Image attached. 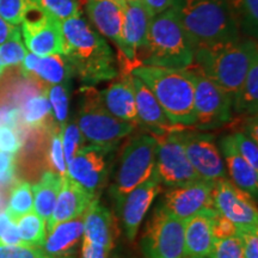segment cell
Instances as JSON below:
<instances>
[{
    "label": "cell",
    "mask_w": 258,
    "mask_h": 258,
    "mask_svg": "<svg viewBox=\"0 0 258 258\" xmlns=\"http://www.w3.org/2000/svg\"><path fill=\"white\" fill-rule=\"evenodd\" d=\"M66 43L64 56L73 76L84 85L115 79L118 76L117 60L110 44L82 16L62 22Z\"/></svg>",
    "instance_id": "1"
},
{
    "label": "cell",
    "mask_w": 258,
    "mask_h": 258,
    "mask_svg": "<svg viewBox=\"0 0 258 258\" xmlns=\"http://www.w3.org/2000/svg\"><path fill=\"white\" fill-rule=\"evenodd\" d=\"M171 9L191 42L194 51L240 40L239 29L226 0H173Z\"/></svg>",
    "instance_id": "2"
},
{
    "label": "cell",
    "mask_w": 258,
    "mask_h": 258,
    "mask_svg": "<svg viewBox=\"0 0 258 258\" xmlns=\"http://www.w3.org/2000/svg\"><path fill=\"white\" fill-rule=\"evenodd\" d=\"M146 84L175 125L194 127V84L186 70H170L141 64L132 71Z\"/></svg>",
    "instance_id": "3"
},
{
    "label": "cell",
    "mask_w": 258,
    "mask_h": 258,
    "mask_svg": "<svg viewBox=\"0 0 258 258\" xmlns=\"http://www.w3.org/2000/svg\"><path fill=\"white\" fill-rule=\"evenodd\" d=\"M257 57V40L245 38L235 43L196 49L192 63L233 97Z\"/></svg>",
    "instance_id": "4"
},
{
    "label": "cell",
    "mask_w": 258,
    "mask_h": 258,
    "mask_svg": "<svg viewBox=\"0 0 258 258\" xmlns=\"http://www.w3.org/2000/svg\"><path fill=\"white\" fill-rule=\"evenodd\" d=\"M194 48L172 9L153 16L141 64L186 70L192 64Z\"/></svg>",
    "instance_id": "5"
},
{
    "label": "cell",
    "mask_w": 258,
    "mask_h": 258,
    "mask_svg": "<svg viewBox=\"0 0 258 258\" xmlns=\"http://www.w3.org/2000/svg\"><path fill=\"white\" fill-rule=\"evenodd\" d=\"M76 123L90 145L116 147L122 139L133 133L137 124L118 120L103 105L99 91L92 85L80 89V103Z\"/></svg>",
    "instance_id": "6"
},
{
    "label": "cell",
    "mask_w": 258,
    "mask_h": 258,
    "mask_svg": "<svg viewBox=\"0 0 258 258\" xmlns=\"http://www.w3.org/2000/svg\"><path fill=\"white\" fill-rule=\"evenodd\" d=\"M157 141L152 134H140L122 150L120 165L112 185L117 203L134 188L147 180L156 169Z\"/></svg>",
    "instance_id": "7"
},
{
    "label": "cell",
    "mask_w": 258,
    "mask_h": 258,
    "mask_svg": "<svg viewBox=\"0 0 258 258\" xmlns=\"http://www.w3.org/2000/svg\"><path fill=\"white\" fill-rule=\"evenodd\" d=\"M186 71L194 84V127L206 131L227 123L232 117L233 97L194 63Z\"/></svg>",
    "instance_id": "8"
},
{
    "label": "cell",
    "mask_w": 258,
    "mask_h": 258,
    "mask_svg": "<svg viewBox=\"0 0 258 258\" xmlns=\"http://www.w3.org/2000/svg\"><path fill=\"white\" fill-rule=\"evenodd\" d=\"M145 258H185L184 221L161 206L156 208L141 239Z\"/></svg>",
    "instance_id": "9"
},
{
    "label": "cell",
    "mask_w": 258,
    "mask_h": 258,
    "mask_svg": "<svg viewBox=\"0 0 258 258\" xmlns=\"http://www.w3.org/2000/svg\"><path fill=\"white\" fill-rule=\"evenodd\" d=\"M21 31L30 53L38 56L64 55L62 22L44 11L37 0H31L29 4Z\"/></svg>",
    "instance_id": "10"
},
{
    "label": "cell",
    "mask_w": 258,
    "mask_h": 258,
    "mask_svg": "<svg viewBox=\"0 0 258 258\" xmlns=\"http://www.w3.org/2000/svg\"><path fill=\"white\" fill-rule=\"evenodd\" d=\"M152 134L157 141L156 172L160 183L173 188L202 180L190 164L179 137V129Z\"/></svg>",
    "instance_id": "11"
},
{
    "label": "cell",
    "mask_w": 258,
    "mask_h": 258,
    "mask_svg": "<svg viewBox=\"0 0 258 258\" xmlns=\"http://www.w3.org/2000/svg\"><path fill=\"white\" fill-rule=\"evenodd\" d=\"M114 151L115 147L85 145L67 165V175L93 199H98L108 179Z\"/></svg>",
    "instance_id": "12"
},
{
    "label": "cell",
    "mask_w": 258,
    "mask_h": 258,
    "mask_svg": "<svg viewBox=\"0 0 258 258\" xmlns=\"http://www.w3.org/2000/svg\"><path fill=\"white\" fill-rule=\"evenodd\" d=\"M179 137L186 157L200 178L213 183L227 177L224 159L213 135L182 128Z\"/></svg>",
    "instance_id": "13"
},
{
    "label": "cell",
    "mask_w": 258,
    "mask_h": 258,
    "mask_svg": "<svg viewBox=\"0 0 258 258\" xmlns=\"http://www.w3.org/2000/svg\"><path fill=\"white\" fill-rule=\"evenodd\" d=\"M212 199L219 214L231 220L239 230L258 227V211L253 198L227 177L213 182Z\"/></svg>",
    "instance_id": "14"
},
{
    "label": "cell",
    "mask_w": 258,
    "mask_h": 258,
    "mask_svg": "<svg viewBox=\"0 0 258 258\" xmlns=\"http://www.w3.org/2000/svg\"><path fill=\"white\" fill-rule=\"evenodd\" d=\"M124 11L123 40L125 47L124 70L121 73L131 74L132 71L141 66L147 47V35L153 16L145 5L144 0H122Z\"/></svg>",
    "instance_id": "15"
},
{
    "label": "cell",
    "mask_w": 258,
    "mask_h": 258,
    "mask_svg": "<svg viewBox=\"0 0 258 258\" xmlns=\"http://www.w3.org/2000/svg\"><path fill=\"white\" fill-rule=\"evenodd\" d=\"M84 9L93 29L104 38L110 40L117 49V64H120L118 74H121L124 70L125 55L123 2L122 0H85Z\"/></svg>",
    "instance_id": "16"
},
{
    "label": "cell",
    "mask_w": 258,
    "mask_h": 258,
    "mask_svg": "<svg viewBox=\"0 0 258 258\" xmlns=\"http://www.w3.org/2000/svg\"><path fill=\"white\" fill-rule=\"evenodd\" d=\"M212 188L213 183L206 180L173 186L165 192L160 206L173 217L186 221L206 209L215 208L212 199Z\"/></svg>",
    "instance_id": "17"
},
{
    "label": "cell",
    "mask_w": 258,
    "mask_h": 258,
    "mask_svg": "<svg viewBox=\"0 0 258 258\" xmlns=\"http://www.w3.org/2000/svg\"><path fill=\"white\" fill-rule=\"evenodd\" d=\"M160 191V180L156 170L150 177L118 202L122 224L129 241H133L138 234L141 222L146 217L148 209Z\"/></svg>",
    "instance_id": "18"
},
{
    "label": "cell",
    "mask_w": 258,
    "mask_h": 258,
    "mask_svg": "<svg viewBox=\"0 0 258 258\" xmlns=\"http://www.w3.org/2000/svg\"><path fill=\"white\" fill-rule=\"evenodd\" d=\"M93 199L82 186L77 184L69 175L62 177V182L57 194L55 207L47 222V234L57 224L82 218Z\"/></svg>",
    "instance_id": "19"
},
{
    "label": "cell",
    "mask_w": 258,
    "mask_h": 258,
    "mask_svg": "<svg viewBox=\"0 0 258 258\" xmlns=\"http://www.w3.org/2000/svg\"><path fill=\"white\" fill-rule=\"evenodd\" d=\"M19 66L25 78L35 80L44 88L69 83L71 77H73L72 69L64 55L38 56L28 53Z\"/></svg>",
    "instance_id": "20"
},
{
    "label": "cell",
    "mask_w": 258,
    "mask_h": 258,
    "mask_svg": "<svg viewBox=\"0 0 258 258\" xmlns=\"http://www.w3.org/2000/svg\"><path fill=\"white\" fill-rule=\"evenodd\" d=\"M132 84L134 89L138 123L146 127L151 134L164 133V132L179 127L170 121L159 102L143 80L132 74Z\"/></svg>",
    "instance_id": "21"
},
{
    "label": "cell",
    "mask_w": 258,
    "mask_h": 258,
    "mask_svg": "<svg viewBox=\"0 0 258 258\" xmlns=\"http://www.w3.org/2000/svg\"><path fill=\"white\" fill-rule=\"evenodd\" d=\"M84 233L83 239L88 240L106 251L114 247L116 240V220L112 213L98 202V199L93 200L83 217Z\"/></svg>",
    "instance_id": "22"
},
{
    "label": "cell",
    "mask_w": 258,
    "mask_h": 258,
    "mask_svg": "<svg viewBox=\"0 0 258 258\" xmlns=\"http://www.w3.org/2000/svg\"><path fill=\"white\" fill-rule=\"evenodd\" d=\"M120 78L112 82L103 91H99L104 108L118 120L138 124L135 109L134 89L132 84V74H118Z\"/></svg>",
    "instance_id": "23"
},
{
    "label": "cell",
    "mask_w": 258,
    "mask_h": 258,
    "mask_svg": "<svg viewBox=\"0 0 258 258\" xmlns=\"http://www.w3.org/2000/svg\"><path fill=\"white\" fill-rule=\"evenodd\" d=\"M217 209H206L184 221V244L185 254L189 257L208 258L211 253L214 238L212 225Z\"/></svg>",
    "instance_id": "24"
},
{
    "label": "cell",
    "mask_w": 258,
    "mask_h": 258,
    "mask_svg": "<svg viewBox=\"0 0 258 258\" xmlns=\"http://www.w3.org/2000/svg\"><path fill=\"white\" fill-rule=\"evenodd\" d=\"M84 217V215H83ZM82 218L57 224L48 233L43 246L41 247L46 258H74L84 233Z\"/></svg>",
    "instance_id": "25"
},
{
    "label": "cell",
    "mask_w": 258,
    "mask_h": 258,
    "mask_svg": "<svg viewBox=\"0 0 258 258\" xmlns=\"http://www.w3.org/2000/svg\"><path fill=\"white\" fill-rule=\"evenodd\" d=\"M219 150H220L222 159L225 160V167L228 171L232 182L238 188L256 199L258 195V171L251 167L250 164L240 156V153L235 148L232 135H227L221 139Z\"/></svg>",
    "instance_id": "26"
},
{
    "label": "cell",
    "mask_w": 258,
    "mask_h": 258,
    "mask_svg": "<svg viewBox=\"0 0 258 258\" xmlns=\"http://www.w3.org/2000/svg\"><path fill=\"white\" fill-rule=\"evenodd\" d=\"M62 177L53 171H46L41 179L32 186L34 195V212L48 222L55 207Z\"/></svg>",
    "instance_id": "27"
},
{
    "label": "cell",
    "mask_w": 258,
    "mask_h": 258,
    "mask_svg": "<svg viewBox=\"0 0 258 258\" xmlns=\"http://www.w3.org/2000/svg\"><path fill=\"white\" fill-rule=\"evenodd\" d=\"M21 111L22 120L24 124L30 129H48L50 131L54 127L51 124L53 114L48 101L47 92L36 93L29 97L22 105Z\"/></svg>",
    "instance_id": "28"
},
{
    "label": "cell",
    "mask_w": 258,
    "mask_h": 258,
    "mask_svg": "<svg viewBox=\"0 0 258 258\" xmlns=\"http://www.w3.org/2000/svg\"><path fill=\"white\" fill-rule=\"evenodd\" d=\"M232 109L235 112L249 116H257L258 110V57L251 63L240 89L233 96Z\"/></svg>",
    "instance_id": "29"
},
{
    "label": "cell",
    "mask_w": 258,
    "mask_h": 258,
    "mask_svg": "<svg viewBox=\"0 0 258 258\" xmlns=\"http://www.w3.org/2000/svg\"><path fill=\"white\" fill-rule=\"evenodd\" d=\"M240 35L257 40L258 0H226Z\"/></svg>",
    "instance_id": "30"
},
{
    "label": "cell",
    "mask_w": 258,
    "mask_h": 258,
    "mask_svg": "<svg viewBox=\"0 0 258 258\" xmlns=\"http://www.w3.org/2000/svg\"><path fill=\"white\" fill-rule=\"evenodd\" d=\"M47 222L34 211L16 221L19 238L24 244L42 247L47 238Z\"/></svg>",
    "instance_id": "31"
},
{
    "label": "cell",
    "mask_w": 258,
    "mask_h": 258,
    "mask_svg": "<svg viewBox=\"0 0 258 258\" xmlns=\"http://www.w3.org/2000/svg\"><path fill=\"white\" fill-rule=\"evenodd\" d=\"M34 211V195L30 183L21 180L16 183L10 194L9 206L6 208V214L12 221H17L19 218Z\"/></svg>",
    "instance_id": "32"
},
{
    "label": "cell",
    "mask_w": 258,
    "mask_h": 258,
    "mask_svg": "<svg viewBox=\"0 0 258 258\" xmlns=\"http://www.w3.org/2000/svg\"><path fill=\"white\" fill-rule=\"evenodd\" d=\"M51 114L59 127H63L69 120L70 112V86L69 83L51 85L47 90Z\"/></svg>",
    "instance_id": "33"
},
{
    "label": "cell",
    "mask_w": 258,
    "mask_h": 258,
    "mask_svg": "<svg viewBox=\"0 0 258 258\" xmlns=\"http://www.w3.org/2000/svg\"><path fill=\"white\" fill-rule=\"evenodd\" d=\"M27 54L28 49L22 37L21 29L16 27L8 40L0 44V62L5 67L19 66Z\"/></svg>",
    "instance_id": "34"
},
{
    "label": "cell",
    "mask_w": 258,
    "mask_h": 258,
    "mask_svg": "<svg viewBox=\"0 0 258 258\" xmlns=\"http://www.w3.org/2000/svg\"><path fill=\"white\" fill-rule=\"evenodd\" d=\"M37 3L44 11L61 22L82 16L80 0H37Z\"/></svg>",
    "instance_id": "35"
},
{
    "label": "cell",
    "mask_w": 258,
    "mask_h": 258,
    "mask_svg": "<svg viewBox=\"0 0 258 258\" xmlns=\"http://www.w3.org/2000/svg\"><path fill=\"white\" fill-rule=\"evenodd\" d=\"M61 140H62V147L67 165L76 157L82 147L85 146V139H84L82 132L79 131L76 121L69 122L61 127Z\"/></svg>",
    "instance_id": "36"
},
{
    "label": "cell",
    "mask_w": 258,
    "mask_h": 258,
    "mask_svg": "<svg viewBox=\"0 0 258 258\" xmlns=\"http://www.w3.org/2000/svg\"><path fill=\"white\" fill-rule=\"evenodd\" d=\"M49 164L51 171L61 177L67 175V163L64 159L62 140H61V127L50 129V144H49Z\"/></svg>",
    "instance_id": "37"
},
{
    "label": "cell",
    "mask_w": 258,
    "mask_h": 258,
    "mask_svg": "<svg viewBox=\"0 0 258 258\" xmlns=\"http://www.w3.org/2000/svg\"><path fill=\"white\" fill-rule=\"evenodd\" d=\"M208 258H245L243 240L240 235L214 240Z\"/></svg>",
    "instance_id": "38"
},
{
    "label": "cell",
    "mask_w": 258,
    "mask_h": 258,
    "mask_svg": "<svg viewBox=\"0 0 258 258\" xmlns=\"http://www.w3.org/2000/svg\"><path fill=\"white\" fill-rule=\"evenodd\" d=\"M31 0H0V17L9 24L18 27L23 22Z\"/></svg>",
    "instance_id": "39"
},
{
    "label": "cell",
    "mask_w": 258,
    "mask_h": 258,
    "mask_svg": "<svg viewBox=\"0 0 258 258\" xmlns=\"http://www.w3.org/2000/svg\"><path fill=\"white\" fill-rule=\"evenodd\" d=\"M235 148L240 156L244 158L247 163L250 164L251 167L258 171V145L254 143L252 139H250L247 135H245L241 132L231 134Z\"/></svg>",
    "instance_id": "40"
},
{
    "label": "cell",
    "mask_w": 258,
    "mask_h": 258,
    "mask_svg": "<svg viewBox=\"0 0 258 258\" xmlns=\"http://www.w3.org/2000/svg\"><path fill=\"white\" fill-rule=\"evenodd\" d=\"M0 258H46L41 247L27 244L5 245L0 243Z\"/></svg>",
    "instance_id": "41"
},
{
    "label": "cell",
    "mask_w": 258,
    "mask_h": 258,
    "mask_svg": "<svg viewBox=\"0 0 258 258\" xmlns=\"http://www.w3.org/2000/svg\"><path fill=\"white\" fill-rule=\"evenodd\" d=\"M22 147L21 137L15 128L9 127V125H3L0 127V151L5 153L15 154Z\"/></svg>",
    "instance_id": "42"
},
{
    "label": "cell",
    "mask_w": 258,
    "mask_h": 258,
    "mask_svg": "<svg viewBox=\"0 0 258 258\" xmlns=\"http://www.w3.org/2000/svg\"><path fill=\"white\" fill-rule=\"evenodd\" d=\"M212 232L214 240H219L237 235L239 233V228H238L231 220H228V219H226L225 217H222L221 214L218 213L214 217V220H213Z\"/></svg>",
    "instance_id": "43"
},
{
    "label": "cell",
    "mask_w": 258,
    "mask_h": 258,
    "mask_svg": "<svg viewBox=\"0 0 258 258\" xmlns=\"http://www.w3.org/2000/svg\"><path fill=\"white\" fill-rule=\"evenodd\" d=\"M245 258H258V227L239 230Z\"/></svg>",
    "instance_id": "44"
},
{
    "label": "cell",
    "mask_w": 258,
    "mask_h": 258,
    "mask_svg": "<svg viewBox=\"0 0 258 258\" xmlns=\"http://www.w3.org/2000/svg\"><path fill=\"white\" fill-rule=\"evenodd\" d=\"M109 251H106L103 247L89 243L88 240L83 239L82 244V257L80 258H108Z\"/></svg>",
    "instance_id": "45"
},
{
    "label": "cell",
    "mask_w": 258,
    "mask_h": 258,
    "mask_svg": "<svg viewBox=\"0 0 258 258\" xmlns=\"http://www.w3.org/2000/svg\"><path fill=\"white\" fill-rule=\"evenodd\" d=\"M15 175V156L0 151V176L14 177Z\"/></svg>",
    "instance_id": "46"
},
{
    "label": "cell",
    "mask_w": 258,
    "mask_h": 258,
    "mask_svg": "<svg viewBox=\"0 0 258 258\" xmlns=\"http://www.w3.org/2000/svg\"><path fill=\"white\" fill-rule=\"evenodd\" d=\"M144 3L152 16H157L170 9L173 4V0H144Z\"/></svg>",
    "instance_id": "47"
},
{
    "label": "cell",
    "mask_w": 258,
    "mask_h": 258,
    "mask_svg": "<svg viewBox=\"0 0 258 258\" xmlns=\"http://www.w3.org/2000/svg\"><path fill=\"white\" fill-rule=\"evenodd\" d=\"M15 29L16 27L9 24L8 22H5L4 19L0 17V44H3L6 40H8Z\"/></svg>",
    "instance_id": "48"
},
{
    "label": "cell",
    "mask_w": 258,
    "mask_h": 258,
    "mask_svg": "<svg viewBox=\"0 0 258 258\" xmlns=\"http://www.w3.org/2000/svg\"><path fill=\"white\" fill-rule=\"evenodd\" d=\"M185 258H196V257H189V256H185Z\"/></svg>",
    "instance_id": "49"
},
{
    "label": "cell",
    "mask_w": 258,
    "mask_h": 258,
    "mask_svg": "<svg viewBox=\"0 0 258 258\" xmlns=\"http://www.w3.org/2000/svg\"><path fill=\"white\" fill-rule=\"evenodd\" d=\"M125 2H128V0H125Z\"/></svg>",
    "instance_id": "50"
}]
</instances>
